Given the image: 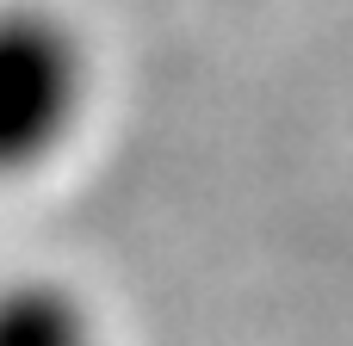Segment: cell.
<instances>
[{"mask_svg":"<svg viewBox=\"0 0 353 346\" xmlns=\"http://www.w3.org/2000/svg\"><path fill=\"white\" fill-rule=\"evenodd\" d=\"M93 80V50L62 6L0 0V180H31L68 155Z\"/></svg>","mask_w":353,"mask_h":346,"instance_id":"cell-1","label":"cell"},{"mask_svg":"<svg viewBox=\"0 0 353 346\" xmlns=\"http://www.w3.org/2000/svg\"><path fill=\"white\" fill-rule=\"evenodd\" d=\"M0 346H99V316L68 279L19 272L0 285Z\"/></svg>","mask_w":353,"mask_h":346,"instance_id":"cell-2","label":"cell"}]
</instances>
